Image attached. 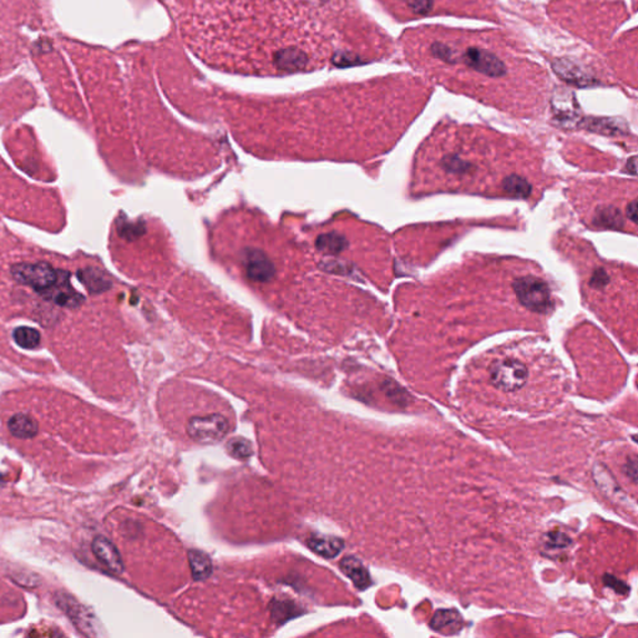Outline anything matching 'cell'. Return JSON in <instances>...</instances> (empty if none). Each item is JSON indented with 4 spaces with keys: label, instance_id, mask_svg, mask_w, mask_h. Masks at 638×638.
<instances>
[{
    "label": "cell",
    "instance_id": "6da1fadb",
    "mask_svg": "<svg viewBox=\"0 0 638 638\" xmlns=\"http://www.w3.org/2000/svg\"><path fill=\"white\" fill-rule=\"evenodd\" d=\"M11 274L21 284L60 306L75 307L83 297L70 286L67 273L57 271L47 263H21L11 268Z\"/></svg>",
    "mask_w": 638,
    "mask_h": 638
},
{
    "label": "cell",
    "instance_id": "7a4b0ae2",
    "mask_svg": "<svg viewBox=\"0 0 638 638\" xmlns=\"http://www.w3.org/2000/svg\"><path fill=\"white\" fill-rule=\"evenodd\" d=\"M490 381L500 391H516L525 386L529 376L527 366L514 358L494 362L489 369Z\"/></svg>",
    "mask_w": 638,
    "mask_h": 638
},
{
    "label": "cell",
    "instance_id": "3957f363",
    "mask_svg": "<svg viewBox=\"0 0 638 638\" xmlns=\"http://www.w3.org/2000/svg\"><path fill=\"white\" fill-rule=\"evenodd\" d=\"M230 432V422L221 414H208L205 417L191 418L187 422V434L192 440L202 445L218 443Z\"/></svg>",
    "mask_w": 638,
    "mask_h": 638
},
{
    "label": "cell",
    "instance_id": "277c9868",
    "mask_svg": "<svg viewBox=\"0 0 638 638\" xmlns=\"http://www.w3.org/2000/svg\"><path fill=\"white\" fill-rule=\"evenodd\" d=\"M515 291L522 304L534 312H547L550 292L544 282L532 277L521 278L515 284Z\"/></svg>",
    "mask_w": 638,
    "mask_h": 638
},
{
    "label": "cell",
    "instance_id": "5b68a950",
    "mask_svg": "<svg viewBox=\"0 0 638 638\" xmlns=\"http://www.w3.org/2000/svg\"><path fill=\"white\" fill-rule=\"evenodd\" d=\"M464 60L469 67L483 72L488 77H503L506 72L505 64L499 57H495L491 52L476 47L468 49L464 54Z\"/></svg>",
    "mask_w": 638,
    "mask_h": 638
},
{
    "label": "cell",
    "instance_id": "8992f818",
    "mask_svg": "<svg viewBox=\"0 0 638 638\" xmlns=\"http://www.w3.org/2000/svg\"><path fill=\"white\" fill-rule=\"evenodd\" d=\"M245 271L250 279L254 282H268L274 276V266L264 253L258 250H247L245 252Z\"/></svg>",
    "mask_w": 638,
    "mask_h": 638
},
{
    "label": "cell",
    "instance_id": "52a82bcc",
    "mask_svg": "<svg viewBox=\"0 0 638 638\" xmlns=\"http://www.w3.org/2000/svg\"><path fill=\"white\" fill-rule=\"evenodd\" d=\"M91 547L95 557L108 569V571L116 575H120L124 571V562L121 560L118 549L111 541H108L103 536H99L93 541Z\"/></svg>",
    "mask_w": 638,
    "mask_h": 638
},
{
    "label": "cell",
    "instance_id": "ba28073f",
    "mask_svg": "<svg viewBox=\"0 0 638 638\" xmlns=\"http://www.w3.org/2000/svg\"><path fill=\"white\" fill-rule=\"evenodd\" d=\"M463 617L457 610H439L430 621V627L435 632L455 634L461 629Z\"/></svg>",
    "mask_w": 638,
    "mask_h": 638
},
{
    "label": "cell",
    "instance_id": "9c48e42d",
    "mask_svg": "<svg viewBox=\"0 0 638 638\" xmlns=\"http://www.w3.org/2000/svg\"><path fill=\"white\" fill-rule=\"evenodd\" d=\"M340 569L353 581L357 588L366 590L371 585V575L358 559L348 556L340 561Z\"/></svg>",
    "mask_w": 638,
    "mask_h": 638
},
{
    "label": "cell",
    "instance_id": "30bf717a",
    "mask_svg": "<svg viewBox=\"0 0 638 638\" xmlns=\"http://www.w3.org/2000/svg\"><path fill=\"white\" fill-rule=\"evenodd\" d=\"M307 544L315 554L323 556L325 559H335L345 547V542L333 536L314 535L309 537Z\"/></svg>",
    "mask_w": 638,
    "mask_h": 638
},
{
    "label": "cell",
    "instance_id": "8fae6325",
    "mask_svg": "<svg viewBox=\"0 0 638 638\" xmlns=\"http://www.w3.org/2000/svg\"><path fill=\"white\" fill-rule=\"evenodd\" d=\"M8 427L11 435L19 439H30L35 437L39 432L35 419L26 414H16L14 417H11V420L8 422Z\"/></svg>",
    "mask_w": 638,
    "mask_h": 638
},
{
    "label": "cell",
    "instance_id": "7c38bea8",
    "mask_svg": "<svg viewBox=\"0 0 638 638\" xmlns=\"http://www.w3.org/2000/svg\"><path fill=\"white\" fill-rule=\"evenodd\" d=\"M191 572L195 580H205L212 573V562L205 552L192 550L189 552Z\"/></svg>",
    "mask_w": 638,
    "mask_h": 638
},
{
    "label": "cell",
    "instance_id": "4fadbf2b",
    "mask_svg": "<svg viewBox=\"0 0 638 638\" xmlns=\"http://www.w3.org/2000/svg\"><path fill=\"white\" fill-rule=\"evenodd\" d=\"M555 70L560 77H564L566 82H570L576 85H587L590 84V77H587L585 72L580 70L576 65H572L570 62H559L555 65Z\"/></svg>",
    "mask_w": 638,
    "mask_h": 638
},
{
    "label": "cell",
    "instance_id": "5bb4252c",
    "mask_svg": "<svg viewBox=\"0 0 638 638\" xmlns=\"http://www.w3.org/2000/svg\"><path fill=\"white\" fill-rule=\"evenodd\" d=\"M315 246L319 251L328 253V254H337L345 250L347 241L345 237L338 233H325L317 238Z\"/></svg>",
    "mask_w": 638,
    "mask_h": 638
},
{
    "label": "cell",
    "instance_id": "9a60e30c",
    "mask_svg": "<svg viewBox=\"0 0 638 638\" xmlns=\"http://www.w3.org/2000/svg\"><path fill=\"white\" fill-rule=\"evenodd\" d=\"M226 448L228 454L238 460H246L252 457V444L245 437H233L228 440Z\"/></svg>",
    "mask_w": 638,
    "mask_h": 638
},
{
    "label": "cell",
    "instance_id": "2e32d148",
    "mask_svg": "<svg viewBox=\"0 0 638 638\" xmlns=\"http://www.w3.org/2000/svg\"><path fill=\"white\" fill-rule=\"evenodd\" d=\"M14 340L21 348L34 349L40 343V335L38 333V330L33 328L21 327L14 332Z\"/></svg>",
    "mask_w": 638,
    "mask_h": 638
},
{
    "label": "cell",
    "instance_id": "e0dca14e",
    "mask_svg": "<svg viewBox=\"0 0 638 638\" xmlns=\"http://www.w3.org/2000/svg\"><path fill=\"white\" fill-rule=\"evenodd\" d=\"M505 187H506V191L513 195L526 196L530 192L529 186L525 181L517 179V177H513L508 180V184L505 185Z\"/></svg>",
    "mask_w": 638,
    "mask_h": 638
},
{
    "label": "cell",
    "instance_id": "ac0fdd59",
    "mask_svg": "<svg viewBox=\"0 0 638 638\" xmlns=\"http://www.w3.org/2000/svg\"><path fill=\"white\" fill-rule=\"evenodd\" d=\"M570 542H571L570 537L562 532H550L547 535V546H550V547H555V549L566 547L570 545Z\"/></svg>",
    "mask_w": 638,
    "mask_h": 638
},
{
    "label": "cell",
    "instance_id": "d6986e66",
    "mask_svg": "<svg viewBox=\"0 0 638 638\" xmlns=\"http://www.w3.org/2000/svg\"><path fill=\"white\" fill-rule=\"evenodd\" d=\"M408 6L415 14H427L432 11V0H408Z\"/></svg>",
    "mask_w": 638,
    "mask_h": 638
},
{
    "label": "cell",
    "instance_id": "ffe728a7",
    "mask_svg": "<svg viewBox=\"0 0 638 638\" xmlns=\"http://www.w3.org/2000/svg\"><path fill=\"white\" fill-rule=\"evenodd\" d=\"M432 50L435 57L444 59V60H447V62H454V60H455L453 50H450V49H449L448 47H445V45L435 44V45H432Z\"/></svg>",
    "mask_w": 638,
    "mask_h": 638
},
{
    "label": "cell",
    "instance_id": "44dd1931",
    "mask_svg": "<svg viewBox=\"0 0 638 638\" xmlns=\"http://www.w3.org/2000/svg\"><path fill=\"white\" fill-rule=\"evenodd\" d=\"M623 471L627 475L628 478L632 480L633 484H636V481H637V461H636V459H628L627 463L623 468Z\"/></svg>",
    "mask_w": 638,
    "mask_h": 638
},
{
    "label": "cell",
    "instance_id": "7402d4cb",
    "mask_svg": "<svg viewBox=\"0 0 638 638\" xmlns=\"http://www.w3.org/2000/svg\"><path fill=\"white\" fill-rule=\"evenodd\" d=\"M605 583L613 588L615 591L618 592V593H626L628 590V587L623 582L617 581V578H615L612 576L605 577Z\"/></svg>",
    "mask_w": 638,
    "mask_h": 638
}]
</instances>
